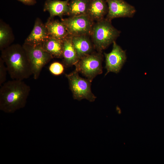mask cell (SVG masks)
<instances>
[{
	"mask_svg": "<svg viewBox=\"0 0 164 164\" xmlns=\"http://www.w3.org/2000/svg\"><path fill=\"white\" fill-rule=\"evenodd\" d=\"M23 80H12L5 82L0 89V110L13 113L24 107L30 91Z\"/></svg>",
	"mask_w": 164,
	"mask_h": 164,
	"instance_id": "1",
	"label": "cell"
},
{
	"mask_svg": "<svg viewBox=\"0 0 164 164\" xmlns=\"http://www.w3.org/2000/svg\"><path fill=\"white\" fill-rule=\"evenodd\" d=\"M1 57L12 80H23L32 75L31 66L22 46L11 45L1 50Z\"/></svg>",
	"mask_w": 164,
	"mask_h": 164,
	"instance_id": "2",
	"label": "cell"
},
{
	"mask_svg": "<svg viewBox=\"0 0 164 164\" xmlns=\"http://www.w3.org/2000/svg\"><path fill=\"white\" fill-rule=\"evenodd\" d=\"M120 33L111 21L104 18L94 23L90 36L94 48L97 51L102 52L113 43Z\"/></svg>",
	"mask_w": 164,
	"mask_h": 164,
	"instance_id": "3",
	"label": "cell"
},
{
	"mask_svg": "<svg viewBox=\"0 0 164 164\" xmlns=\"http://www.w3.org/2000/svg\"><path fill=\"white\" fill-rule=\"evenodd\" d=\"M22 46L30 65L32 75L36 80L43 67L53 57L44 49L42 44L31 45L24 43Z\"/></svg>",
	"mask_w": 164,
	"mask_h": 164,
	"instance_id": "4",
	"label": "cell"
},
{
	"mask_svg": "<svg viewBox=\"0 0 164 164\" xmlns=\"http://www.w3.org/2000/svg\"><path fill=\"white\" fill-rule=\"evenodd\" d=\"M103 60L102 52H93L79 60L75 65V70L91 82L97 75L102 73Z\"/></svg>",
	"mask_w": 164,
	"mask_h": 164,
	"instance_id": "5",
	"label": "cell"
},
{
	"mask_svg": "<svg viewBox=\"0 0 164 164\" xmlns=\"http://www.w3.org/2000/svg\"><path fill=\"white\" fill-rule=\"evenodd\" d=\"M73 97L74 99L80 101L86 99L90 102L94 101L96 96L91 89V82L88 79L80 77L75 70L69 74H66Z\"/></svg>",
	"mask_w": 164,
	"mask_h": 164,
	"instance_id": "6",
	"label": "cell"
},
{
	"mask_svg": "<svg viewBox=\"0 0 164 164\" xmlns=\"http://www.w3.org/2000/svg\"><path fill=\"white\" fill-rule=\"evenodd\" d=\"M61 21L71 36L83 35L90 36L94 23L87 14L61 18Z\"/></svg>",
	"mask_w": 164,
	"mask_h": 164,
	"instance_id": "7",
	"label": "cell"
},
{
	"mask_svg": "<svg viewBox=\"0 0 164 164\" xmlns=\"http://www.w3.org/2000/svg\"><path fill=\"white\" fill-rule=\"evenodd\" d=\"M106 1L108 12L105 18L110 21L118 18L132 17L136 12L135 7L124 0Z\"/></svg>",
	"mask_w": 164,
	"mask_h": 164,
	"instance_id": "8",
	"label": "cell"
},
{
	"mask_svg": "<svg viewBox=\"0 0 164 164\" xmlns=\"http://www.w3.org/2000/svg\"><path fill=\"white\" fill-rule=\"evenodd\" d=\"M111 51L108 53H104L105 58L106 74L110 72L118 73L126 60L125 51L116 43H113Z\"/></svg>",
	"mask_w": 164,
	"mask_h": 164,
	"instance_id": "9",
	"label": "cell"
},
{
	"mask_svg": "<svg viewBox=\"0 0 164 164\" xmlns=\"http://www.w3.org/2000/svg\"><path fill=\"white\" fill-rule=\"evenodd\" d=\"M49 36L45 24L40 18H37L32 31L24 43L31 45L42 44Z\"/></svg>",
	"mask_w": 164,
	"mask_h": 164,
	"instance_id": "10",
	"label": "cell"
},
{
	"mask_svg": "<svg viewBox=\"0 0 164 164\" xmlns=\"http://www.w3.org/2000/svg\"><path fill=\"white\" fill-rule=\"evenodd\" d=\"M90 36H72V41L79 59L93 52L94 45Z\"/></svg>",
	"mask_w": 164,
	"mask_h": 164,
	"instance_id": "11",
	"label": "cell"
},
{
	"mask_svg": "<svg viewBox=\"0 0 164 164\" xmlns=\"http://www.w3.org/2000/svg\"><path fill=\"white\" fill-rule=\"evenodd\" d=\"M69 1L47 0L44 4V10L49 13L50 19L56 16L61 17L63 15H67Z\"/></svg>",
	"mask_w": 164,
	"mask_h": 164,
	"instance_id": "12",
	"label": "cell"
},
{
	"mask_svg": "<svg viewBox=\"0 0 164 164\" xmlns=\"http://www.w3.org/2000/svg\"><path fill=\"white\" fill-rule=\"evenodd\" d=\"M108 12L106 0H90L87 15L94 21L104 19Z\"/></svg>",
	"mask_w": 164,
	"mask_h": 164,
	"instance_id": "13",
	"label": "cell"
},
{
	"mask_svg": "<svg viewBox=\"0 0 164 164\" xmlns=\"http://www.w3.org/2000/svg\"><path fill=\"white\" fill-rule=\"evenodd\" d=\"M45 25L49 36L62 41L70 36L61 20H54L49 18Z\"/></svg>",
	"mask_w": 164,
	"mask_h": 164,
	"instance_id": "14",
	"label": "cell"
},
{
	"mask_svg": "<svg viewBox=\"0 0 164 164\" xmlns=\"http://www.w3.org/2000/svg\"><path fill=\"white\" fill-rule=\"evenodd\" d=\"M63 63L68 67L75 65L79 61L70 36L63 40Z\"/></svg>",
	"mask_w": 164,
	"mask_h": 164,
	"instance_id": "15",
	"label": "cell"
},
{
	"mask_svg": "<svg viewBox=\"0 0 164 164\" xmlns=\"http://www.w3.org/2000/svg\"><path fill=\"white\" fill-rule=\"evenodd\" d=\"M42 45L44 49L53 58H62L63 41L49 36Z\"/></svg>",
	"mask_w": 164,
	"mask_h": 164,
	"instance_id": "16",
	"label": "cell"
},
{
	"mask_svg": "<svg viewBox=\"0 0 164 164\" xmlns=\"http://www.w3.org/2000/svg\"><path fill=\"white\" fill-rule=\"evenodd\" d=\"M90 0H70L67 15L77 16L87 14Z\"/></svg>",
	"mask_w": 164,
	"mask_h": 164,
	"instance_id": "17",
	"label": "cell"
},
{
	"mask_svg": "<svg viewBox=\"0 0 164 164\" xmlns=\"http://www.w3.org/2000/svg\"><path fill=\"white\" fill-rule=\"evenodd\" d=\"M13 40L11 29L3 22L0 24V49L1 51L11 45Z\"/></svg>",
	"mask_w": 164,
	"mask_h": 164,
	"instance_id": "18",
	"label": "cell"
},
{
	"mask_svg": "<svg viewBox=\"0 0 164 164\" xmlns=\"http://www.w3.org/2000/svg\"><path fill=\"white\" fill-rule=\"evenodd\" d=\"M64 65L57 62L52 63L49 67L50 72L53 75H59L62 74L64 71Z\"/></svg>",
	"mask_w": 164,
	"mask_h": 164,
	"instance_id": "19",
	"label": "cell"
},
{
	"mask_svg": "<svg viewBox=\"0 0 164 164\" xmlns=\"http://www.w3.org/2000/svg\"><path fill=\"white\" fill-rule=\"evenodd\" d=\"M7 69L6 66L2 60L0 58V86L5 82L6 78Z\"/></svg>",
	"mask_w": 164,
	"mask_h": 164,
	"instance_id": "20",
	"label": "cell"
},
{
	"mask_svg": "<svg viewBox=\"0 0 164 164\" xmlns=\"http://www.w3.org/2000/svg\"><path fill=\"white\" fill-rule=\"evenodd\" d=\"M24 4L29 5H32L36 3V0H18Z\"/></svg>",
	"mask_w": 164,
	"mask_h": 164,
	"instance_id": "21",
	"label": "cell"
}]
</instances>
